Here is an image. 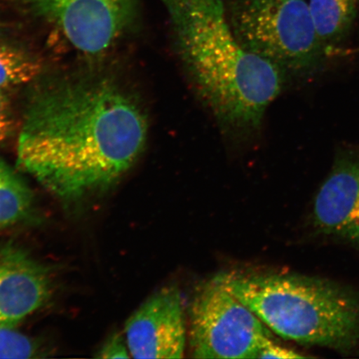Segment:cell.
I'll return each mask as SVG.
<instances>
[{
	"label": "cell",
	"mask_w": 359,
	"mask_h": 359,
	"mask_svg": "<svg viewBox=\"0 0 359 359\" xmlns=\"http://www.w3.org/2000/svg\"><path fill=\"white\" fill-rule=\"evenodd\" d=\"M311 223L322 239L359 252V155L336 157L314 198Z\"/></svg>",
	"instance_id": "8"
},
{
	"label": "cell",
	"mask_w": 359,
	"mask_h": 359,
	"mask_svg": "<svg viewBox=\"0 0 359 359\" xmlns=\"http://www.w3.org/2000/svg\"><path fill=\"white\" fill-rule=\"evenodd\" d=\"M306 356L302 355L299 352L290 348L282 346L276 339L269 341L259 350L257 358H302Z\"/></svg>",
	"instance_id": "16"
},
{
	"label": "cell",
	"mask_w": 359,
	"mask_h": 359,
	"mask_svg": "<svg viewBox=\"0 0 359 359\" xmlns=\"http://www.w3.org/2000/svg\"><path fill=\"white\" fill-rule=\"evenodd\" d=\"M145 112L112 81H58L36 92L25 114L17 164L62 200L104 190L144 150Z\"/></svg>",
	"instance_id": "1"
},
{
	"label": "cell",
	"mask_w": 359,
	"mask_h": 359,
	"mask_svg": "<svg viewBox=\"0 0 359 359\" xmlns=\"http://www.w3.org/2000/svg\"><path fill=\"white\" fill-rule=\"evenodd\" d=\"M132 358H182L188 339L181 292L164 287L148 298L126 323Z\"/></svg>",
	"instance_id": "7"
},
{
	"label": "cell",
	"mask_w": 359,
	"mask_h": 359,
	"mask_svg": "<svg viewBox=\"0 0 359 359\" xmlns=\"http://www.w3.org/2000/svg\"><path fill=\"white\" fill-rule=\"evenodd\" d=\"M161 1L187 77L219 127L257 130L284 87L285 72L238 43L223 0Z\"/></svg>",
	"instance_id": "2"
},
{
	"label": "cell",
	"mask_w": 359,
	"mask_h": 359,
	"mask_svg": "<svg viewBox=\"0 0 359 359\" xmlns=\"http://www.w3.org/2000/svg\"><path fill=\"white\" fill-rule=\"evenodd\" d=\"M227 19L242 47L285 74H308L329 53L306 0H228Z\"/></svg>",
	"instance_id": "4"
},
{
	"label": "cell",
	"mask_w": 359,
	"mask_h": 359,
	"mask_svg": "<svg viewBox=\"0 0 359 359\" xmlns=\"http://www.w3.org/2000/svg\"><path fill=\"white\" fill-rule=\"evenodd\" d=\"M97 358L114 359L131 358L127 340L119 334H111L98 350Z\"/></svg>",
	"instance_id": "14"
},
{
	"label": "cell",
	"mask_w": 359,
	"mask_h": 359,
	"mask_svg": "<svg viewBox=\"0 0 359 359\" xmlns=\"http://www.w3.org/2000/svg\"><path fill=\"white\" fill-rule=\"evenodd\" d=\"M272 339V331L217 278L193 297L188 334L192 358H257Z\"/></svg>",
	"instance_id": "5"
},
{
	"label": "cell",
	"mask_w": 359,
	"mask_h": 359,
	"mask_svg": "<svg viewBox=\"0 0 359 359\" xmlns=\"http://www.w3.org/2000/svg\"><path fill=\"white\" fill-rule=\"evenodd\" d=\"M52 294L48 269L20 247L0 249V327H15Z\"/></svg>",
	"instance_id": "9"
},
{
	"label": "cell",
	"mask_w": 359,
	"mask_h": 359,
	"mask_svg": "<svg viewBox=\"0 0 359 359\" xmlns=\"http://www.w3.org/2000/svg\"><path fill=\"white\" fill-rule=\"evenodd\" d=\"M40 353L39 344L15 327H0V358H39Z\"/></svg>",
	"instance_id": "13"
},
{
	"label": "cell",
	"mask_w": 359,
	"mask_h": 359,
	"mask_svg": "<svg viewBox=\"0 0 359 359\" xmlns=\"http://www.w3.org/2000/svg\"><path fill=\"white\" fill-rule=\"evenodd\" d=\"M215 278L281 338L344 356L359 351V290L354 287L289 273L234 271Z\"/></svg>",
	"instance_id": "3"
},
{
	"label": "cell",
	"mask_w": 359,
	"mask_h": 359,
	"mask_svg": "<svg viewBox=\"0 0 359 359\" xmlns=\"http://www.w3.org/2000/svg\"><path fill=\"white\" fill-rule=\"evenodd\" d=\"M41 69L39 61L24 49L0 42V91L29 83Z\"/></svg>",
	"instance_id": "12"
},
{
	"label": "cell",
	"mask_w": 359,
	"mask_h": 359,
	"mask_svg": "<svg viewBox=\"0 0 359 359\" xmlns=\"http://www.w3.org/2000/svg\"><path fill=\"white\" fill-rule=\"evenodd\" d=\"M33 208L32 191L19 174L0 159V230L28 219Z\"/></svg>",
	"instance_id": "11"
},
{
	"label": "cell",
	"mask_w": 359,
	"mask_h": 359,
	"mask_svg": "<svg viewBox=\"0 0 359 359\" xmlns=\"http://www.w3.org/2000/svg\"><path fill=\"white\" fill-rule=\"evenodd\" d=\"M46 20L79 51L107 50L136 17L138 0H13Z\"/></svg>",
	"instance_id": "6"
},
{
	"label": "cell",
	"mask_w": 359,
	"mask_h": 359,
	"mask_svg": "<svg viewBox=\"0 0 359 359\" xmlns=\"http://www.w3.org/2000/svg\"><path fill=\"white\" fill-rule=\"evenodd\" d=\"M314 26L327 53L342 44L356 15L358 0H309Z\"/></svg>",
	"instance_id": "10"
},
{
	"label": "cell",
	"mask_w": 359,
	"mask_h": 359,
	"mask_svg": "<svg viewBox=\"0 0 359 359\" xmlns=\"http://www.w3.org/2000/svg\"><path fill=\"white\" fill-rule=\"evenodd\" d=\"M13 126V118L10 101L6 91H0V145L10 137Z\"/></svg>",
	"instance_id": "15"
}]
</instances>
